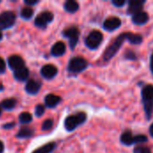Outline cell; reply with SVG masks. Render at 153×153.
<instances>
[{
	"label": "cell",
	"mask_w": 153,
	"mask_h": 153,
	"mask_svg": "<svg viewBox=\"0 0 153 153\" xmlns=\"http://www.w3.org/2000/svg\"><path fill=\"white\" fill-rule=\"evenodd\" d=\"M127 40L129 43L134 44V45H139L143 42V39L142 35L140 34H135L133 32H123L119 34L106 48L105 52L102 55V58L104 61L108 62L111 60L116 54L119 51L121 47L123 46V43Z\"/></svg>",
	"instance_id": "6da1fadb"
},
{
	"label": "cell",
	"mask_w": 153,
	"mask_h": 153,
	"mask_svg": "<svg viewBox=\"0 0 153 153\" xmlns=\"http://www.w3.org/2000/svg\"><path fill=\"white\" fill-rule=\"evenodd\" d=\"M141 94L146 118L147 120H150L153 112V84L144 85L142 89Z\"/></svg>",
	"instance_id": "7a4b0ae2"
},
{
	"label": "cell",
	"mask_w": 153,
	"mask_h": 153,
	"mask_svg": "<svg viewBox=\"0 0 153 153\" xmlns=\"http://www.w3.org/2000/svg\"><path fill=\"white\" fill-rule=\"evenodd\" d=\"M87 120V114L85 112H78L68 116L65 119V128L67 132H73L77 127L83 125Z\"/></svg>",
	"instance_id": "3957f363"
},
{
	"label": "cell",
	"mask_w": 153,
	"mask_h": 153,
	"mask_svg": "<svg viewBox=\"0 0 153 153\" xmlns=\"http://www.w3.org/2000/svg\"><path fill=\"white\" fill-rule=\"evenodd\" d=\"M89 67V62L82 56H74L69 60L67 65V71L72 74H78L82 73Z\"/></svg>",
	"instance_id": "277c9868"
},
{
	"label": "cell",
	"mask_w": 153,
	"mask_h": 153,
	"mask_svg": "<svg viewBox=\"0 0 153 153\" xmlns=\"http://www.w3.org/2000/svg\"><path fill=\"white\" fill-rule=\"evenodd\" d=\"M120 142L126 146H132L134 144L144 143L148 142V137L144 134L134 135L130 130L125 131L120 136Z\"/></svg>",
	"instance_id": "5b68a950"
},
{
	"label": "cell",
	"mask_w": 153,
	"mask_h": 153,
	"mask_svg": "<svg viewBox=\"0 0 153 153\" xmlns=\"http://www.w3.org/2000/svg\"><path fill=\"white\" fill-rule=\"evenodd\" d=\"M103 40V34L98 30H91L85 39V45L91 50L97 49Z\"/></svg>",
	"instance_id": "8992f818"
},
{
	"label": "cell",
	"mask_w": 153,
	"mask_h": 153,
	"mask_svg": "<svg viewBox=\"0 0 153 153\" xmlns=\"http://www.w3.org/2000/svg\"><path fill=\"white\" fill-rule=\"evenodd\" d=\"M63 36L68 39L71 49H74L80 38V30L76 26H71L66 28L62 32Z\"/></svg>",
	"instance_id": "52a82bcc"
},
{
	"label": "cell",
	"mask_w": 153,
	"mask_h": 153,
	"mask_svg": "<svg viewBox=\"0 0 153 153\" xmlns=\"http://www.w3.org/2000/svg\"><path fill=\"white\" fill-rule=\"evenodd\" d=\"M16 16L13 12L6 11L0 14V30H7L15 23Z\"/></svg>",
	"instance_id": "ba28073f"
},
{
	"label": "cell",
	"mask_w": 153,
	"mask_h": 153,
	"mask_svg": "<svg viewBox=\"0 0 153 153\" xmlns=\"http://www.w3.org/2000/svg\"><path fill=\"white\" fill-rule=\"evenodd\" d=\"M53 20H54V14L51 12L46 11V12L40 13L35 18L34 24L40 29H46L48 24L50 23Z\"/></svg>",
	"instance_id": "9c48e42d"
},
{
	"label": "cell",
	"mask_w": 153,
	"mask_h": 153,
	"mask_svg": "<svg viewBox=\"0 0 153 153\" xmlns=\"http://www.w3.org/2000/svg\"><path fill=\"white\" fill-rule=\"evenodd\" d=\"M121 24H122V21L120 18L116 16H111L104 21L103 28L108 31H114L117 29H118L121 26Z\"/></svg>",
	"instance_id": "30bf717a"
},
{
	"label": "cell",
	"mask_w": 153,
	"mask_h": 153,
	"mask_svg": "<svg viewBox=\"0 0 153 153\" xmlns=\"http://www.w3.org/2000/svg\"><path fill=\"white\" fill-rule=\"evenodd\" d=\"M145 3H146L145 0H131V1H129L128 7H127V13L133 16L135 13L142 12Z\"/></svg>",
	"instance_id": "8fae6325"
},
{
	"label": "cell",
	"mask_w": 153,
	"mask_h": 153,
	"mask_svg": "<svg viewBox=\"0 0 153 153\" xmlns=\"http://www.w3.org/2000/svg\"><path fill=\"white\" fill-rule=\"evenodd\" d=\"M57 68L54 65H51V64H48V65H45L41 69H40V74L41 75L45 78V79H48V80H50V79H53L56 74H57Z\"/></svg>",
	"instance_id": "7c38bea8"
},
{
	"label": "cell",
	"mask_w": 153,
	"mask_h": 153,
	"mask_svg": "<svg viewBox=\"0 0 153 153\" xmlns=\"http://www.w3.org/2000/svg\"><path fill=\"white\" fill-rule=\"evenodd\" d=\"M8 65H9L10 69H12L13 72L25 66L24 60L22 59V57L20 56H17V55L11 56L8 58Z\"/></svg>",
	"instance_id": "4fadbf2b"
},
{
	"label": "cell",
	"mask_w": 153,
	"mask_h": 153,
	"mask_svg": "<svg viewBox=\"0 0 153 153\" xmlns=\"http://www.w3.org/2000/svg\"><path fill=\"white\" fill-rule=\"evenodd\" d=\"M149 20H150V16L148 13L143 11L135 13L134 15L132 16V22L135 25H144L149 22Z\"/></svg>",
	"instance_id": "5bb4252c"
},
{
	"label": "cell",
	"mask_w": 153,
	"mask_h": 153,
	"mask_svg": "<svg viewBox=\"0 0 153 153\" xmlns=\"http://www.w3.org/2000/svg\"><path fill=\"white\" fill-rule=\"evenodd\" d=\"M41 88V82L35 80H29L25 86V91L28 94L35 95L37 94Z\"/></svg>",
	"instance_id": "9a60e30c"
},
{
	"label": "cell",
	"mask_w": 153,
	"mask_h": 153,
	"mask_svg": "<svg viewBox=\"0 0 153 153\" xmlns=\"http://www.w3.org/2000/svg\"><path fill=\"white\" fill-rule=\"evenodd\" d=\"M65 51H66V46L63 41L56 42L51 48V55L56 57L64 56L65 54Z\"/></svg>",
	"instance_id": "2e32d148"
},
{
	"label": "cell",
	"mask_w": 153,
	"mask_h": 153,
	"mask_svg": "<svg viewBox=\"0 0 153 153\" xmlns=\"http://www.w3.org/2000/svg\"><path fill=\"white\" fill-rule=\"evenodd\" d=\"M61 102V98L55 94H48L45 97V105L49 108L56 107Z\"/></svg>",
	"instance_id": "e0dca14e"
},
{
	"label": "cell",
	"mask_w": 153,
	"mask_h": 153,
	"mask_svg": "<svg viewBox=\"0 0 153 153\" xmlns=\"http://www.w3.org/2000/svg\"><path fill=\"white\" fill-rule=\"evenodd\" d=\"M29 74H30V72H29V69L24 66L21 69H18L16 71L13 72V76L14 78L19 81V82H24L28 79L29 77Z\"/></svg>",
	"instance_id": "ac0fdd59"
},
{
	"label": "cell",
	"mask_w": 153,
	"mask_h": 153,
	"mask_svg": "<svg viewBox=\"0 0 153 153\" xmlns=\"http://www.w3.org/2000/svg\"><path fill=\"white\" fill-rule=\"evenodd\" d=\"M79 4L74 0H67L64 4V9L69 13H74L79 10Z\"/></svg>",
	"instance_id": "d6986e66"
},
{
	"label": "cell",
	"mask_w": 153,
	"mask_h": 153,
	"mask_svg": "<svg viewBox=\"0 0 153 153\" xmlns=\"http://www.w3.org/2000/svg\"><path fill=\"white\" fill-rule=\"evenodd\" d=\"M34 132L31 128L29 127H22L19 130L18 134H16L17 138H21V139H27V138H30L33 135Z\"/></svg>",
	"instance_id": "ffe728a7"
},
{
	"label": "cell",
	"mask_w": 153,
	"mask_h": 153,
	"mask_svg": "<svg viewBox=\"0 0 153 153\" xmlns=\"http://www.w3.org/2000/svg\"><path fill=\"white\" fill-rule=\"evenodd\" d=\"M56 144L55 143H48L43 145L42 147L37 149L32 153H52L53 151L56 149Z\"/></svg>",
	"instance_id": "44dd1931"
},
{
	"label": "cell",
	"mask_w": 153,
	"mask_h": 153,
	"mask_svg": "<svg viewBox=\"0 0 153 153\" xmlns=\"http://www.w3.org/2000/svg\"><path fill=\"white\" fill-rule=\"evenodd\" d=\"M17 101L15 99H5L2 101L1 107L5 110H12L15 108Z\"/></svg>",
	"instance_id": "7402d4cb"
},
{
	"label": "cell",
	"mask_w": 153,
	"mask_h": 153,
	"mask_svg": "<svg viewBox=\"0 0 153 153\" xmlns=\"http://www.w3.org/2000/svg\"><path fill=\"white\" fill-rule=\"evenodd\" d=\"M33 15V9L30 6H26L21 11V17L24 20H29Z\"/></svg>",
	"instance_id": "603a6c76"
},
{
	"label": "cell",
	"mask_w": 153,
	"mask_h": 153,
	"mask_svg": "<svg viewBox=\"0 0 153 153\" xmlns=\"http://www.w3.org/2000/svg\"><path fill=\"white\" fill-rule=\"evenodd\" d=\"M19 121L22 125L29 124L32 121V116L29 112H22L19 116Z\"/></svg>",
	"instance_id": "cb8c5ba5"
},
{
	"label": "cell",
	"mask_w": 153,
	"mask_h": 153,
	"mask_svg": "<svg viewBox=\"0 0 153 153\" xmlns=\"http://www.w3.org/2000/svg\"><path fill=\"white\" fill-rule=\"evenodd\" d=\"M124 56L126 59H128V60H137V55L135 54V52L130 49H127L126 51V53L124 54Z\"/></svg>",
	"instance_id": "d4e9b609"
},
{
	"label": "cell",
	"mask_w": 153,
	"mask_h": 153,
	"mask_svg": "<svg viewBox=\"0 0 153 153\" xmlns=\"http://www.w3.org/2000/svg\"><path fill=\"white\" fill-rule=\"evenodd\" d=\"M53 124H54V122H53L52 119H47V120H45L44 123L42 124L41 129H42L43 131H48V130H50V129L53 127Z\"/></svg>",
	"instance_id": "484cf974"
},
{
	"label": "cell",
	"mask_w": 153,
	"mask_h": 153,
	"mask_svg": "<svg viewBox=\"0 0 153 153\" xmlns=\"http://www.w3.org/2000/svg\"><path fill=\"white\" fill-rule=\"evenodd\" d=\"M134 153H152V151L146 146H137L134 149Z\"/></svg>",
	"instance_id": "4316f807"
},
{
	"label": "cell",
	"mask_w": 153,
	"mask_h": 153,
	"mask_svg": "<svg viewBox=\"0 0 153 153\" xmlns=\"http://www.w3.org/2000/svg\"><path fill=\"white\" fill-rule=\"evenodd\" d=\"M44 113H45V107L43 105H41V104L37 105L36 108H35V115H36V117H40Z\"/></svg>",
	"instance_id": "83f0119b"
},
{
	"label": "cell",
	"mask_w": 153,
	"mask_h": 153,
	"mask_svg": "<svg viewBox=\"0 0 153 153\" xmlns=\"http://www.w3.org/2000/svg\"><path fill=\"white\" fill-rule=\"evenodd\" d=\"M111 3L116 7H122V6H124L126 4V0H112Z\"/></svg>",
	"instance_id": "f1b7e54d"
},
{
	"label": "cell",
	"mask_w": 153,
	"mask_h": 153,
	"mask_svg": "<svg viewBox=\"0 0 153 153\" xmlns=\"http://www.w3.org/2000/svg\"><path fill=\"white\" fill-rule=\"evenodd\" d=\"M5 71V62L0 56V74H3Z\"/></svg>",
	"instance_id": "f546056e"
},
{
	"label": "cell",
	"mask_w": 153,
	"mask_h": 153,
	"mask_svg": "<svg viewBox=\"0 0 153 153\" xmlns=\"http://www.w3.org/2000/svg\"><path fill=\"white\" fill-rule=\"evenodd\" d=\"M24 3L28 5V6H31V5H35L36 4L39 3V0H25Z\"/></svg>",
	"instance_id": "4dcf8cb0"
},
{
	"label": "cell",
	"mask_w": 153,
	"mask_h": 153,
	"mask_svg": "<svg viewBox=\"0 0 153 153\" xmlns=\"http://www.w3.org/2000/svg\"><path fill=\"white\" fill-rule=\"evenodd\" d=\"M14 126H15V124H14L13 122H11V123H8V124L4 125V126H3V128H4V129H7V130H9V129H12Z\"/></svg>",
	"instance_id": "1f68e13d"
},
{
	"label": "cell",
	"mask_w": 153,
	"mask_h": 153,
	"mask_svg": "<svg viewBox=\"0 0 153 153\" xmlns=\"http://www.w3.org/2000/svg\"><path fill=\"white\" fill-rule=\"evenodd\" d=\"M150 69H151V72L153 74V52L151 55V58H150Z\"/></svg>",
	"instance_id": "d6a6232c"
},
{
	"label": "cell",
	"mask_w": 153,
	"mask_h": 153,
	"mask_svg": "<svg viewBox=\"0 0 153 153\" xmlns=\"http://www.w3.org/2000/svg\"><path fill=\"white\" fill-rule=\"evenodd\" d=\"M149 133H150V134H151V136L153 138V123L151 125V126H150V129H149Z\"/></svg>",
	"instance_id": "836d02e7"
},
{
	"label": "cell",
	"mask_w": 153,
	"mask_h": 153,
	"mask_svg": "<svg viewBox=\"0 0 153 153\" xmlns=\"http://www.w3.org/2000/svg\"><path fill=\"white\" fill-rule=\"evenodd\" d=\"M4 143L0 141V153L4 152Z\"/></svg>",
	"instance_id": "e575fe53"
},
{
	"label": "cell",
	"mask_w": 153,
	"mask_h": 153,
	"mask_svg": "<svg viewBox=\"0 0 153 153\" xmlns=\"http://www.w3.org/2000/svg\"><path fill=\"white\" fill-rule=\"evenodd\" d=\"M3 90H4V86H3L2 83H0V91H2Z\"/></svg>",
	"instance_id": "d590c367"
},
{
	"label": "cell",
	"mask_w": 153,
	"mask_h": 153,
	"mask_svg": "<svg viewBox=\"0 0 153 153\" xmlns=\"http://www.w3.org/2000/svg\"><path fill=\"white\" fill-rule=\"evenodd\" d=\"M2 37H3V34H2V31L0 30V40L2 39Z\"/></svg>",
	"instance_id": "8d00e7d4"
},
{
	"label": "cell",
	"mask_w": 153,
	"mask_h": 153,
	"mask_svg": "<svg viewBox=\"0 0 153 153\" xmlns=\"http://www.w3.org/2000/svg\"><path fill=\"white\" fill-rule=\"evenodd\" d=\"M1 108H2L0 107V116H1V113H2V109H1Z\"/></svg>",
	"instance_id": "74e56055"
}]
</instances>
